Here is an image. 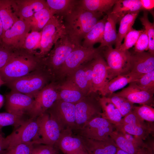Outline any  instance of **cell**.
Here are the masks:
<instances>
[{
    "instance_id": "obj_1",
    "label": "cell",
    "mask_w": 154,
    "mask_h": 154,
    "mask_svg": "<svg viewBox=\"0 0 154 154\" xmlns=\"http://www.w3.org/2000/svg\"><path fill=\"white\" fill-rule=\"evenodd\" d=\"M45 57L23 48L13 49L7 64L0 69V74L5 84L45 67Z\"/></svg>"
},
{
    "instance_id": "obj_2",
    "label": "cell",
    "mask_w": 154,
    "mask_h": 154,
    "mask_svg": "<svg viewBox=\"0 0 154 154\" xmlns=\"http://www.w3.org/2000/svg\"><path fill=\"white\" fill-rule=\"evenodd\" d=\"M103 15V13L83 9L80 5L79 0L77 5L61 17L66 35L76 45H82V41Z\"/></svg>"
},
{
    "instance_id": "obj_3",
    "label": "cell",
    "mask_w": 154,
    "mask_h": 154,
    "mask_svg": "<svg viewBox=\"0 0 154 154\" xmlns=\"http://www.w3.org/2000/svg\"><path fill=\"white\" fill-rule=\"evenodd\" d=\"M52 77L45 67L35 70L28 75L6 84L11 91L25 94L34 98L47 85Z\"/></svg>"
},
{
    "instance_id": "obj_4",
    "label": "cell",
    "mask_w": 154,
    "mask_h": 154,
    "mask_svg": "<svg viewBox=\"0 0 154 154\" xmlns=\"http://www.w3.org/2000/svg\"><path fill=\"white\" fill-rule=\"evenodd\" d=\"M99 47L86 48L82 45H76L72 52L56 72L57 75L68 76L84 64L91 61L101 53Z\"/></svg>"
},
{
    "instance_id": "obj_5",
    "label": "cell",
    "mask_w": 154,
    "mask_h": 154,
    "mask_svg": "<svg viewBox=\"0 0 154 154\" xmlns=\"http://www.w3.org/2000/svg\"><path fill=\"white\" fill-rule=\"evenodd\" d=\"M101 54L106 60L108 67L109 81L120 75L127 74L130 71L131 53L112 47L102 48Z\"/></svg>"
},
{
    "instance_id": "obj_6",
    "label": "cell",
    "mask_w": 154,
    "mask_h": 154,
    "mask_svg": "<svg viewBox=\"0 0 154 154\" xmlns=\"http://www.w3.org/2000/svg\"><path fill=\"white\" fill-rule=\"evenodd\" d=\"M53 49L45 56L44 64L53 79L56 72L74 49L75 44L66 34L54 44Z\"/></svg>"
},
{
    "instance_id": "obj_7",
    "label": "cell",
    "mask_w": 154,
    "mask_h": 154,
    "mask_svg": "<svg viewBox=\"0 0 154 154\" xmlns=\"http://www.w3.org/2000/svg\"><path fill=\"white\" fill-rule=\"evenodd\" d=\"M65 34L62 17L54 15L41 31L39 55L43 56L46 55L55 42Z\"/></svg>"
},
{
    "instance_id": "obj_8",
    "label": "cell",
    "mask_w": 154,
    "mask_h": 154,
    "mask_svg": "<svg viewBox=\"0 0 154 154\" xmlns=\"http://www.w3.org/2000/svg\"><path fill=\"white\" fill-rule=\"evenodd\" d=\"M46 112L56 122L61 131L75 130V104L57 100Z\"/></svg>"
},
{
    "instance_id": "obj_9",
    "label": "cell",
    "mask_w": 154,
    "mask_h": 154,
    "mask_svg": "<svg viewBox=\"0 0 154 154\" xmlns=\"http://www.w3.org/2000/svg\"><path fill=\"white\" fill-rule=\"evenodd\" d=\"M58 97L57 85L53 82L48 84L34 96L33 106L27 116L30 118H36L46 112Z\"/></svg>"
},
{
    "instance_id": "obj_10",
    "label": "cell",
    "mask_w": 154,
    "mask_h": 154,
    "mask_svg": "<svg viewBox=\"0 0 154 154\" xmlns=\"http://www.w3.org/2000/svg\"><path fill=\"white\" fill-rule=\"evenodd\" d=\"M114 127L109 121L101 117L94 119L82 128L72 131L84 138L102 140L110 136Z\"/></svg>"
},
{
    "instance_id": "obj_11",
    "label": "cell",
    "mask_w": 154,
    "mask_h": 154,
    "mask_svg": "<svg viewBox=\"0 0 154 154\" xmlns=\"http://www.w3.org/2000/svg\"><path fill=\"white\" fill-rule=\"evenodd\" d=\"M99 98L86 97L75 104V130L82 128L94 119L101 117L102 110Z\"/></svg>"
},
{
    "instance_id": "obj_12",
    "label": "cell",
    "mask_w": 154,
    "mask_h": 154,
    "mask_svg": "<svg viewBox=\"0 0 154 154\" xmlns=\"http://www.w3.org/2000/svg\"><path fill=\"white\" fill-rule=\"evenodd\" d=\"M36 118H29L5 138L7 148L32 141L37 143L38 136V125Z\"/></svg>"
},
{
    "instance_id": "obj_13",
    "label": "cell",
    "mask_w": 154,
    "mask_h": 154,
    "mask_svg": "<svg viewBox=\"0 0 154 154\" xmlns=\"http://www.w3.org/2000/svg\"><path fill=\"white\" fill-rule=\"evenodd\" d=\"M38 140L37 144L54 145L61 131L56 122L46 112L36 118Z\"/></svg>"
},
{
    "instance_id": "obj_14",
    "label": "cell",
    "mask_w": 154,
    "mask_h": 154,
    "mask_svg": "<svg viewBox=\"0 0 154 154\" xmlns=\"http://www.w3.org/2000/svg\"><path fill=\"white\" fill-rule=\"evenodd\" d=\"M30 31L28 23L19 19L3 33L1 38L2 43L13 49L23 48L26 38Z\"/></svg>"
},
{
    "instance_id": "obj_15",
    "label": "cell",
    "mask_w": 154,
    "mask_h": 154,
    "mask_svg": "<svg viewBox=\"0 0 154 154\" xmlns=\"http://www.w3.org/2000/svg\"><path fill=\"white\" fill-rule=\"evenodd\" d=\"M7 112L18 115H27L32 108L34 99L27 95L11 91L5 99Z\"/></svg>"
},
{
    "instance_id": "obj_16",
    "label": "cell",
    "mask_w": 154,
    "mask_h": 154,
    "mask_svg": "<svg viewBox=\"0 0 154 154\" xmlns=\"http://www.w3.org/2000/svg\"><path fill=\"white\" fill-rule=\"evenodd\" d=\"M92 69L91 93L101 92L109 81L108 67L101 53L91 61Z\"/></svg>"
},
{
    "instance_id": "obj_17",
    "label": "cell",
    "mask_w": 154,
    "mask_h": 154,
    "mask_svg": "<svg viewBox=\"0 0 154 154\" xmlns=\"http://www.w3.org/2000/svg\"><path fill=\"white\" fill-rule=\"evenodd\" d=\"M124 97L133 104H145L153 106L154 105V94L138 86L135 82L121 91L114 93Z\"/></svg>"
},
{
    "instance_id": "obj_18",
    "label": "cell",
    "mask_w": 154,
    "mask_h": 154,
    "mask_svg": "<svg viewBox=\"0 0 154 154\" xmlns=\"http://www.w3.org/2000/svg\"><path fill=\"white\" fill-rule=\"evenodd\" d=\"M14 12L20 19L26 20L36 13L48 7L46 0H12Z\"/></svg>"
},
{
    "instance_id": "obj_19",
    "label": "cell",
    "mask_w": 154,
    "mask_h": 154,
    "mask_svg": "<svg viewBox=\"0 0 154 154\" xmlns=\"http://www.w3.org/2000/svg\"><path fill=\"white\" fill-rule=\"evenodd\" d=\"M54 146L64 154H75L84 147L81 137L74 134L70 129L61 131Z\"/></svg>"
},
{
    "instance_id": "obj_20",
    "label": "cell",
    "mask_w": 154,
    "mask_h": 154,
    "mask_svg": "<svg viewBox=\"0 0 154 154\" xmlns=\"http://www.w3.org/2000/svg\"><path fill=\"white\" fill-rule=\"evenodd\" d=\"M154 70V55L145 51L131 53L130 72L144 74Z\"/></svg>"
},
{
    "instance_id": "obj_21",
    "label": "cell",
    "mask_w": 154,
    "mask_h": 154,
    "mask_svg": "<svg viewBox=\"0 0 154 154\" xmlns=\"http://www.w3.org/2000/svg\"><path fill=\"white\" fill-rule=\"evenodd\" d=\"M81 137L84 147L89 154H115L116 153L117 147L110 136L102 140Z\"/></svg>"
},
{
    "instance_id": "obj_22",
    "label": "cell",
    "mask_w": 154,
    "mask_h": 154,
    "mask_svg": "<svg viewBox=\"0 0 154 154\" xmlns=\"http://www.w3.org/2000/svg\"><path fill=\"white\" fill-rule=\"evenodd\" d=\"M143 74L130 72L125 75L117 76L106 83L100 94L104 96L111 94L123 88L128 84L135 81Z\"/></svg>"
},
{
    "instance_id": "obj_23",
    "label": "cell",
    "mask_w": 154,
    "mask_h": 154,
    "mask_svg": "<svg viewBox=\"0 0 154 154\" xmlns=\"http://www.w3.org/2000/svg\"><path fill=\"white\" fill-rule=\"evenodd\" d=\"M58 100L75 104L86 96L78 87L68 79L59 86Z\"/></svg>"
},
{
    "instance_id": "obj_24",
    "label": "cell",
    "mask_w": 154,
    "mask_h": 154,
    "mask_svg": "<svg viewBox=\"0 0 154 154\" xmlns=\"http://www.w3.org/2000/svg\"><path fill=\"white\" fill-rule=\"evenodd\" d=\"M102 113L101 117L109 121L116 127L121 126L122 117L117 108L107 97L99 98Z\"/></svg>"
},
{
    "instance_id": "obj_25",
    "label": "cell",
    "mask_w": 154,
    "mask_h": 154,
    "mask_svg": "<svg viewBox=\"0 0 154 154\" xmlns=\"http://www.w3.org/2000/svg\"><path fill=\"white\" fill-rule=\"evenodd\" d=\"M142 10H145L140 0H117L110 12L119 22L126 15Z\"/></svg>"
},
{
    "instance_id": "obj_26",
    "label": "cell",
    "mask_w": 154,
    "mask_h": 154,
    "mask_svg": "<svg viewBox=\"0 0 154 154\" xmlns=\"http://www.w3.org/2000/svg\"><path fill=\"white\" fill-rule=\"evenodd\" d=\"M102 40L98 47L100 48L112 47L115 44L117 37L116 25L118 22L116 18L110 12L107 13Z\"/></svg>"
},
{
    "instance_id": "obj_27",
    "label": "cell",
    "mask_w": 154,
    "mask_h": 154,
    "mask_svg": "<svg viewBox=\"0 0 154 154\" xmlns=\"http://www.w3.org/2000/svg\"><path fill=\"white\" fill-rule=\"evenodd\" d=\"M107 18L106 15L99 20L86 35L83 39L82 46L86 48L93 47L95 44L102 42Z\"/></svg>"
},
{
    "instance_id": "obj_28",
    "label": "cell",
    "mask_w": 154,
    "mask_h": 154,
    "mask_svg": "<svg viewBox=\"0 0 154 154\" xmlns=\"http://www.w3.org/2000/svg\"><path fill=\"white\" fill-rule=\"evenodd\" d=\"M0 17L3 23V34L19 19L14 11L12 0H0Z\"/></svg>"
},
{
    "instance_id": "obj_29",
    "label": "cell",
    "mask_w": 154,
    "mask_h": 154,
    "mask_svg": "<svg viewBox=\"0 0 154 154\" xmlns=\"http://www.w3.org/2000/svg\"><path fill=\"white\" fill-rule=\"evenodd\" d=\"M54 15V13L48 6L36 13L31 18L25 21L29 25L31 31L40 32Z\"/></svg>"
},
{
    "instance_id": "obj_30",
    "label": "cell",
    "mask_w": 154,
    "mask_h": 154,
    "mask_svg": "<svg viewBox=\"0 0 154 154\" xmlns=\"http://www.w3.org/2000/svg\"><path fill=\"white\" fill-rule=\"evenodd\" d=\"M79 0H47L48 8L54 15L62 17L69 13L79 3Z\"/></svg>"
},
{
    "instance_id": "obj_31",
    "label": "cell",
    "mask_w": 154,
    "mask_h": 154,
    "mask_svg": "<svg viewBox=\"0 0 154 154\" xmlns=\"http://www.w3.org/2000/svg\"><path fill=\"white\" fill-rule=\"evenodd\" d=\"M117 0H79L80 5L88 11L102 13H108Z\"/></svg>"
},
{
    "instance_id": "obj_32",
    "label": "cell",
    "mask_w": 154,
    "mask_h": 154,
    "mask_svg": "<svg viewBox=\"0 0 154 154\" xmlns=\"http://www.w3.org/2000/svg\"><path fill=\"white\" fill-rule=\"evenodd\" d=\"M140 11H137L126 15L119 21L120 25L117 37L115 43V48L119 49L126 35L132 28L136 18Z\"/></svg>"
},
{
    "instance_id": "obj_33",
    "label": "cell",
    "mask_w": 154,
    "mask_h": 154,
    "mask_svg": "<svg viewBox=\"0 0 154 154\" xmlns=\"http://www.w3.org/2000/svg\"><path fill=\"white\" fill-rule=\"evenodd\" d=\"M68 76L69 79L75 83L86 96L90 94V89L85 73V66H81Z\"/></svg>"
},
{
    "instance_id": "obj_34",
    "label": "cell",
    "mask_w": 154,
    "mask_h": 154,
    "mask_svg": "<svg viewBox=\"0 0 154 154\" xmlns=\"http://www.w3.org/2000/svg\"><path fill=\"white\" fill-rule=\"evenodd\" d=\"M29 118L27 115H18L7 112L0 113V129L10 125L15 129Z\"/></svg>"
},
{
    "instance_id": "obj_35",
    "label": "cell",
    "mask_w": 154,
    "mask_h": 154,
    "mask_svg": "<svg viewBox=\"0 0 154 154\" xmlns=\"http://www.w3.org/2000/svg\"><path fill=\"white\" fill-rule=\"evenodd\" d=\"M110 137L117 147L129 154H137L138 150L118 131L114 130Z\"/></svg>"
},
{
    "instance_id": "obj_36",
    "label": "cell",
    "mask_w": 154,
    "mask_h": 154,
    "mask_svg": "<svg viewBox=\"0 0 154 154\" xmlns=\"http://www.w3.org/2000/svg\"><path fill=\"white\" fill-rule=\"evenodd\" d=\"M107 97L118 110L122 117H124L132 110L134 104L126 98L114 93L109 95Z\"/></svg>"
},
{
    "instance_id": "obj_37",
    "label": "cell",
    "mask_w": 154,
    "mask_h": 154,
    "mask_svg": "<svg viewBox=\"0 0 154 154\" xmlns=\"http://www.w3.org/2000/svg\"><path fill=\"white\" fill-rule=\"evenodd\" d=\"M116 129H121L131 135L145 140L150 134L153 131V129L145 128L136 125L126 124L115 127Z\"/></svg>"
},
{
    "instance_id": "obj_38",
    "label": "cell",
    "mask_w": 154,
    "mask_h": 154,
    "mask_svg": "<svg viewBox=\"0 0 154 154\" xmlns=\"http://www.w3.org/2000/svg\"><path fill=\"white\" fill-rule=\"evenodd\" d=\"M142 25L148 35L149 40L148 52L154 55V24L151 22L148 19V12L144 10L143 15L140 18Z\"/></svg>"
},
{
    "instance_id": "obj_39",
    "label": "cell",
    "mask_w": 154,
    "mask_h": 154,
    "mask_svg": "<svg viewBox=\"0 0 154 154\" xmlns=\"http://www.w3.org/2000/svg\"><path fill=\"white\" fill-rule=\"evenodd\" d=\"M41 37V31H31L26 38L23 48L36 53V50L39 49Z\"/></svg>"
},
{
    "instance_id": "obj_40",
    "label": "cell",
    "mask_w": 154,
    "mask_h": 154,
    "mask_svg": "<svg viewBox=\"0 0 154 154\" xmlns=\"http://www.w3.org/2000/svg\"><path fill=\"white\" fill-rule=\"evenodd\" d=\"M135 82L140 88L154 94V70L143 74Z\"/></svg>"
},
{
    "instance_id": "obj_41",
    "label": "cell",
    "mask_w": 154,
    "mask_h": 154,
    "mask_svg": "<svg viewBox=\"0 0 154 154\" xmlns=\"http://www.w3.org/2000/svg\"><path fill=\"white\" fill-rule=\"evenodd\" d=\"M132 111L142 120L149 122L154 121V109L147 105L133 106Z\"/></svg>"
},
{
    "instance_id": "obj_42",
    "label": "cell",
    "mask_w": 154,
    "mask_h": 154,
    "mask_svg": "<svg viewBox=\"0 0 154 154\" xmlns=\"http://www.w3.org/2000/svg\"><path fill=\"white\" fill-rule=\"evenodd\" d=\"M143 29L137 30L133 28L124 37L123 43L121 44L119 49L123 51L128 50L134 46Z\"/></svg>"
},
{
    "instance_id": "obj_43",
    "label": "cell",
    "mask_w": 154,
    "mask_h": 154,
    "mask_svg": "<svg viewBox=\"0 0 154 154\" xmlns=\"http://www.w3.org/2000/svg\"><path fill=\"white\" fill-rule=\"evenodd\" d=\"M34 144L32 141L9 147L1 154H30Z\"/></svg>"
},
{
    "instance_id": "obj_44",
    "label": "cell",
    "mask_w": 154,
    "mask_h": 154,
    "mask_svg": "<svg viewBox=\"0 0 154 154\" xmlns=\"http://www.w3.org/2000/svg\"><path fill=\"white\" fill-rule=\"evenodd\" d=\"M126 124L133 125L147 128L153 129V128L149 124L146 123L145 121L139 118L132 110L122 118L121 125L120 126Z\"/></svg>"
},
{
    "instance_id": "obj_45",
    "label": "cell",
    "mask_w": 154,
    "mask_h": 154,
    "mask_svg": "<svg viewBox=\"0 0 154 154\" xmlns=\"http://www.w3.org/2000/svg\"><path fill=\"white\" fill-rule=\"evenodd\" d=\"M58 150L54 145L34 144L30 154H58Z\"/></svg>"
},
{
    "instance_id": "obj_46",
    "label": "cell",
    "mask_w": 154,
    "mask_h": 154,
    "mask_svg": "<svg viewBox=\"0 0 154 154\" xmlns=\"http://www.w3.org/2000/svg\"><path fill=\"white\" fill-rule=\"evenodd\" d=\"M149 45L148 35L145 29H143L134 45V52H141L148 50Z\"/></svg>"
},
{
    "instance_id": "obj_47",
    "label": "cell",
    "mask_w": 154,
    "mask_h": 154,
    "mask_svg": "<svg viewBox=\"0 0 154 154\" xmlns=\"http://www.w3.org/2000/svg\"><path fill=\"white\" fill-rule=\"evenodd\" d=\"M13 49L0 44V69L3 67L10 59Z\"/></svg>"
},
{
    "instance_id": "obj_48",
    "label": "cell",
    "mask_w": 154,
    "mask_h": 154,
    "mask_svg": "<svg viewBox=\"0 0 154 154\" xmlns=\"http://www.w3.org/2000/svg\"><path fill=\"white\" fill-rule=\"evenodd\" d=\"M119 131L128 140L139 150L144 147L145 143L140 138L131 135L121 129H116Z\"/></svg>"
},
{
    "instance_id": "obj_49",
    "label": "cell",
    "mask_w": 154,
    "mask_h": 154,
    "mask_svg": "<svg viewBox=\"0 0 154 154\" xmlns=\"http://www.w3.org/2000/svg\"><path fill=\"white\" fill-rule=\"evenodd\" d=\"M137 154H154L153 142L145 143L144 147L139 150Z\"/></svg>"
},
{
    "instance_id": "obj_50",
    "label": "cell",
    "mask_w": 154,
    "mask_h": 154,
    "mask_svg": "<svg viewBox=\"0 0 154 154\" xmlns=\"http://www.w3.org/2000/svg\"><path fill=\"white\" fill-rule=\"evenodd\" d=\"M143 8L145 10H150L154 7V0H140Z\"/></svg>"
},
{
    "instance_id": "obj_51",
    "label": "cell",
    "mask_w": 154,
    "mask_h": 154,
    "mask_svg": "<svg viewBox=\"0 0 154 154\" xmlns=\"http://www.w3.org/2000/svg\"><path fill=\"white\" fill-rule=\"evenodd\" d=\"M7 148L5 138L0 133V154Z\"/></svg>"
},
{
    "instance_id": "obj_52",
    "label": "cell",
    "mask_w": 154,
    "mask_h": 154,
    "mask_svg": "<svg viewBox=\"0 0 154 154\" xmlns=\"http://www.w3.org/2000/svg\"><path fill=\"white\" fill-rule=\"evenodd\" d=\"M3 33V23L0 17V44H2L1 42V38Z\"/></svg>"
},
{
    "instance_id": "obj_53",
    "label": "cell",
    "mask_w": 154,
    "mask_h": 154,
    "mask_svg": "<svg viewBox=\"0 0 154 154\" xmlns=\"http://www.w3.org/2000/svg\"><path fill=\"white\" fill-rule=\"evenodd\" d=\"M75 154H89L84 147L81 148Z\"/></svg>"
},
{
    "instance_id": "obj_54",
    "label": "cell",
    "mask_w": 154,
    "mask_h": 154,
    "mask_svg": "<svg viewBox=\"0 0 154 154\" xmlns=\"http://www.w3.org/2000/svg\"><path fill=\"white\" fill-rule=\"evenodd\" d=\"M115 154H129L126 152L117 147Z\"/></svg>"
},
{
    "instance_id": "obj_55",
    "label": "cell",
    "mask_w": 154,
    "mask_h": 154,
    "mask_svg": "<svg viewBox=\"0 0 154 154\" xmlns=\"http://www.w3.org/2000/svg\"><path fill=\"white\" fill-rule=\"evenodd\" d=\"M5 102V98L3 96L0 94V109L3 106Z\"/></svg>"
},
{
    "instance_id": "obj_56",
    "label": "cell",
    "mask_w": 154,
    "mask_h": 154,
    "mask_svg": "<svg viewBox=\"0 0 154 154\" xmlns=\"http://www.w3.org/2000/svg\"><path fill=\"white\" fill-rule=\"evenodd\" d=\"M5 84L0 74V87L1 86L5 85Z\"/></svg>"
},
{
    "instance_id": "obj_57",
    "label": "cell",
    "mask_w": 154,
    "mask_h": 154,
    "mask_svg": "<svg viewBox=\"0 0 154 154\" xmlns=\"http://www.w3.org/2000/svg\"></svg>"
}]
</instances>
